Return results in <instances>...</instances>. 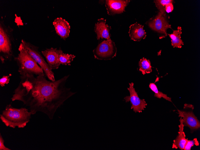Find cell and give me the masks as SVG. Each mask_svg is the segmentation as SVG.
Returning a JSON list of instances; mask_svg holds the SVG:
<instances>
[{"mask_svg": "<svg viewBox=\"0 0 200 150\" xmlns=\"http://www.w3.org/2000/svg\"><path fill=\"white\" fill-rule=\"evenodd\" d=\"M129 2L130 0H106L105 5L108 14L112 15L122 13Z\"/></svg>", "mask_w": 200, "mask_h": 150, "instance_id": "12", "label": "cell"}, {"mask_svg": "<svg viewBox=\"0 0 200 150\" xmlns=\"http://www.w3.org/2000/svg\"><path fill=\"white\" fill-rule=\"evenodd\" d=\"M178 110L179 117L182 120L184 126L189 127L192 131L196 130L200 128V122L193 111Z\"/></svg>", "mask_w": 200, "mask_h": 150, "instance_id": "10", "label": "cell"}, {"mask_svg": "<svg viewBox=\"0 0 200 150\" xmlns=\"http://www.w3.org/2000/svg\"><path fill=\"white\" fill-rule=\"evenodd\" d=\"M194 145L196 146L199 145V143L197 138H194L192 140H188L184 150H190L192 147Z\"/></svg>", "mask_w": 200, "mask_h": 150, "instance_id": "21", "label": "cell"}, {"mask_svg": "<svg viewBox=\"0 0 200 150\" xmlns=\"http://www.w3.org/2000/svg\"><path fill=\"white\" fill-rule=\"evenodd\" d=\"M117 48L114 43L110 39L101 42L93 51L95 59L110 60L116 55Z\"/></svg>", "mask_w": 200, "mask_h": 150, "instance_id": "6", "label": "cell"}, {"mask_svg": "<svg viewBox=\"0 0 200 150\" xmlns=\"http://www.w3.org/2000/svg\"><path fill=\"white\" fill-rule=\"evenodd\" d=\"M106 19L103 18L99 19L95 24L94 31L97 35V38L99 40L104 38L106 40L110 39V26L106 24Z\"/></svg>", "mask_w": 200, "mask_h": 150, "instance_id": "13", "label": "cell"}, {"mask_svg": "<svg viewBox=\"0 0 200 150\" xmlns=\"http://www.w3.org/2000/svg\"><path fill=\"white\" fill-rule=\"evenodd\" d=\"M75 57V56L74 55L62 52L60 53L59 56V62L60 64L70 66L71 62L73 61Z\"/></svg>", "mask_w": 200, "mask_h": 150, "instance_id": "18", "label": "cell"}, {"mask_svg": "<svg viewBox=\"0 0 200 150\" xmlns=\"http://www.w3.org/2000/svg\"><path fill=\"white\" fill-rule=\"evenodd\" d=\"M180 124L178 125L179 129L178 135L173 141L172 148L184 150L185 145L188 140L186 138V135L184 131V125L181 118L180 119Z\"/></svg>", "mask_w": 200, "mask_h": 150, "instance_id": "15", "label": "cell"}, {"mask_svg": "<svg viewBox=\"0 0 200 150\" xmlns=\"http://www.w3.org/2000/svg\"><path fill=\"white\" fill-rule=\"evenodd\" d=\"M31 112L25 108L13 107L11 104H8L0 115L1 121L7 126L13 128H24L30 121Z\"/></svg>", "mask_w": 200, "mask_h": 150, "instance_id": "2", "label": "cell"}, {"mask_svg": "<svg viewBox=\"0 0 200 150\" xmlns=\"http://www.w3.org/2000/svg\"><path fill=\"white\" fill-rule=\"evenodd\" d=\"M129 85L127 89L129 92L130 96H125L124 99L126 102H130L131 104V109H133L135 112H142L146 108L147 104L144 99H141L139 97L134 87V83H129Z\"/></svg>", "mask_w": 200, "mask_h": 150, "instance_id": "7", "label": "cell"}, {"mask_svg": "<svg viewBox=\"0 0 200 150\" xmlns=\"http://www.w3.org/2000/svg\"><path fill=\"white\" fill-rule=\"evenodd\" d=\"M62 52L63 51L60 49H57L52 47L41 51L42 54L46 60L49 67L51 70L59 68L60 64L59 61V56Z\"/></svg>", "mask_w": 200, "mask_h": 150, "instance_id": "9", "label": "cell"}, {"mask_svg": "<svg viewBox=\"0 0 200 150\" xmlns=\"http://www.w3.org/2000/svg\"><path fill=\"white\" fill-rule=\"evenodd\" d=\"M19 53L14 57L18 67L20 78L28 75H45L42 68L27 52L21 43L18 48Z\"/></svg>", "mask_w": 200, "mask_h": 150, "instance_id": "3", "label": "cell"}, {"mask_svg": "<svg viewBox=\"0 0 200 150\" xmlns=\"http://www.w3.org/2000/svg\"><path fill=\"white\" fill-rule=\"evenodd\" d=\"M139 70L143 75L149 73L152 71V67L149 60L143 57L139 62Z\"/></svg>", "mask_w": 200, "mask_h": 150, "instance_id": "17", "label": "cell"}, {"mask_svg": "<svg viewBox=\"0 0 200 150\" xmlns=\"http://www.w3.org/2000/svg\"><path fill=\"white\" fill-rule=\"evenodd\" d=\"M173 1L172 0H155L154 1L155 5L160 11V12L163 15L166 14V6L170 3H172Z\"/></svg>", "mask_w": 200, "mask_h": 150, "instance_id": "20", "label": "cell"}, {"mask_svg": "<svg viewBox=\"0 0 200 150\" xmlns=\"http://www.w3.org/2000/svg\"><path fill=\"white\" fill-rule=\"evenodd\" d=\"M182 28L178 26L176 30H173L172 34H168L171 39V45L173 47L181 48L184 45V43L181 39Z\"/></svg>", "mask_w": 200, "mask_h": 150, "instance_id": "16", "label": "cell"}, {"mask_svg": "<svg viewBox=\"0 0 200 150\" xmlns=\"http://www.w3.org/2000/svg\"><path fill=\"white\" fill-rule=\"evenodd\" d=\"M13 29L5 25L3 17L0 20V60L3 64L10 61L14 56L13 45L14 43Z\"/></svg>", "mask_w": 200, "mask_h": 150, "instance_id": "4", "label": "cell"}, {"mask_svg": "<svg viewBox=\"0 0 200 150\" xmlns=\"http://www.w3.org/2000/svg\"><path fill=\"white\" fill-rule=\"evenodd\" d=\"M69 76L54 81L47 80L45 75L20 78L11 99L22 102L32 115L41 112L52 119L57 110L76 93L66 86Z\"/></svg>", "mask_w": 200, "mask_h": 150, "instance_id": "1", "label": "cell"}, {"mask_svg": "<svg viewBox=\"0 0 200 150\" xmlns=\"http://www.w3.org/2000/svg\"><path fill=\"white\" fill-rule=\"evenodd\" d=\"M173 9V7L172 3H169L166 5L165 7L166 11L167 13L171 12Z\"/></svg>", "mask_w": 200, "mask_h": 150, "instance_id": "24", "label": "cell"}, {"mask_svg": "<svg viewBox=\"0 0 200 150\" xmlns=\"http://www.w3.org/2000/svg\"><path fill=\"white\" fill-rule=\"evenodd\" d=\"M21 43L27 52L42 68L48 79L52 81H55L54 72L50 69L47 63L39 51L38 47L23 39L21 40Z\"/></svg>", "mask_w": 200, "mask_h": 150, "instance_id": "5", "label": "cell"}, {"mask_svg": "<svg viewBox=\"0 0 200 150\" xmlns=\"http://www.w3.org/2000/svg\"><path fill=\"white\" fill-rule=\"evenodd\" d=\"M166 14L163 15L160 12L154 18L150 19L148 21L149 26L152 30L159 33L163 34L167 36L166 30L169 28L172 29L166 19Z\"/></svg>", "mask_w": 200, "mask_h": 150, "instance_id": "8", "label": "cell"}, {"mask_svg": "<svg viewBox=\"0 0 200 150\" xmlns=\"http://www.w3.org/2000/svg\"><path fill=\"white\" fill-rule=\"evenodd\" d=\"M149 88L154 93V96L159 99L163 98L165 99L170 102H172L171 98L168 97L166 94L159 91L154 83H150L149 85Z\"/></svg>", "mask_w": 200, "mask_h": 150, "instance_id": "19", "label": "cell"}, {"mask_svg": "<svg viewBox=\"0 0 200 150\" xmlns=\"http://www.w3.org/2000/svg\"><path fill=\"white\" fill-rule=\"evenodd\" d=\"M143 25L136 22L129 27V34L131 39L136 41H140L145 39L146 33L143 29Z\"/></svg>", "mask_w": 200, "mask_h": 150, "instance_id": "14", "label": "cell"}, {"mask_svg": "<svg viewBox=\"0 0 200 150\" xmlns=\"http://www.w3.org/2000/svg\"><path fill=\"white\" fill-rule=\"evenodd\" d=\"M0 150H11V149L6 147L4 145V140L2 136L0 134Z\"/></svg>", "mask_w": 200, "mask_h": 150, "instance_id": "23", "label": "cell"}, {"mask_svg": "<svg viewBox=\"0 0 200 150\" xmlns=\"http://www.w3.org/2000/svg\"><path fill=\"white\" fill-rule=\"evenodd\" d=\"M56 33L65 40L69 36L70 26L69 23L62 17H57L53 22Z\"/></svg>", "mask_w": 200, "mask_h": 150, "instance_id": "11", "label": "cell"}, {"mask_svg": "<svg viewBox=\"0 0 200 150\" xmlns=\"http://www.w3.org/2000/svg\"><path fill=\"white\" fill-rule=\"evenodd\" d=\"M12 75L11 74L8 75H4L0 79V85L4 87L6 84H8L10 81V77Z\"/></svg>", "mask_w": 200, "mask_h": 150, "instance_id": "22", "label": "cell"}]
</instances>
